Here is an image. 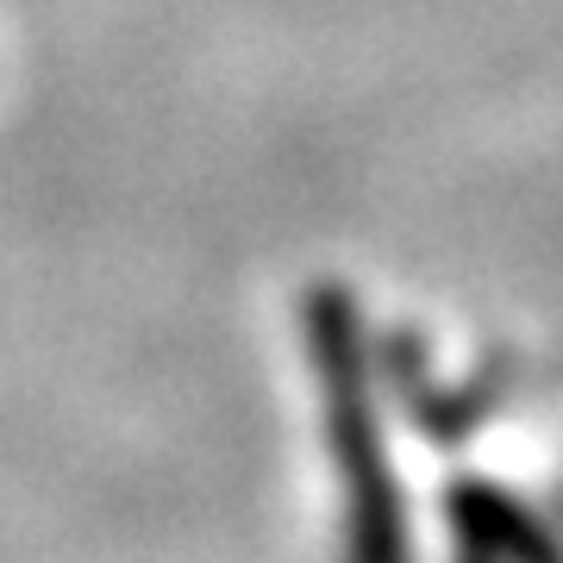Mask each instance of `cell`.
Wrapping results in <instances>:
<instances>
[{"label":"cell","instance_id":"cell-1","mask_svg":"<svg viewBox=\"0 0 563 563\" xmlns=\"http://www.w3.org/2000/svg\"><path fill=\"white\" fill-rule=\"evenodd\" d=\"M351 313L339 295H320L313 307V332H320V369L325 395H332V444L351 476V501H357V551L363 563H401L395 539H401V514L383 483V457H376V432H369V407H363V376H357V344H351Z\"/></svg>","mask_w":563,"mask_h":563}]
</instances>
